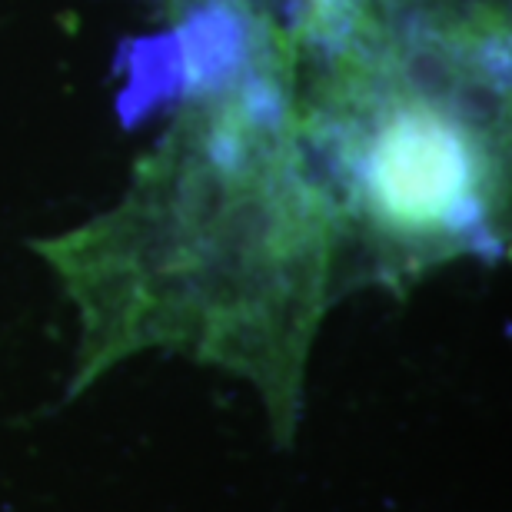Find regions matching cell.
Returning a JSON list of instances; mask_svg holds the SVG:
<instances>
[{
	"label": "cell",
	"mask_w": 512,
	"mask_h": 512,
	"mask_svg": "<svg viewBox=\"0 0 512 512\" xmlns=\"http://www.w3.org/2000/svg\"><path fill=\"white\" fill-rule=\"evenodd\" d=\"M343 237L336 193L270 117L187 114L117 210L44 243L84 320L74 393L140 350H177L250 380L290 443Z\"/></svg>",
	"instance_id": "cell-1"
},
{
	"label": "cell",
	"mask_w": 512,
	"mask_h": 512,
	"mask_svg": "<svg viewBox=\"0 0 512 512\" xmlns=\"http://www.w3.org/2000/svg\"><path fill=\"white\" fill-rule=\"evenodd\" d=\"M346 230L356 227L386 270H419L476 247L499 210V160L473 120L399 94L343 147Z\"/></svg>",
	"instance_id": "cell-2"
}]
</instances>
